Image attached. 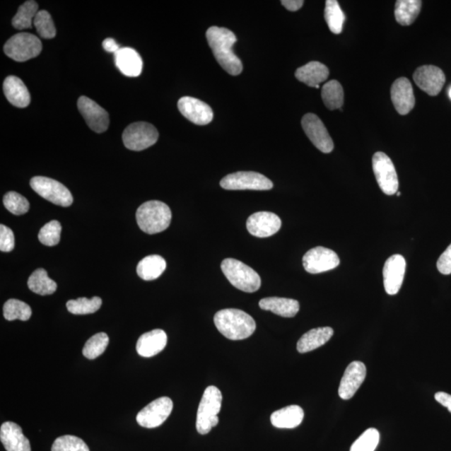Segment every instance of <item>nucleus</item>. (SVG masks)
<instances>
[{
    "mask_svg": "<svg viewBox=\"0 0 451 451\" xmlns=\"http://www.w3.org/2000/svg\"><path fill=\"white\" fill-rule=\"evenodd\" d=\"M372 163L382 192L389 196L397 194L399 189L398 175L392 160L385 153L378 151L373 156Z\"/></svg>",
    "mask_w": 451,
    "mask_h": 451,
    "instance_id": "obj_10",
    "label": "nucleus"
},
{
    "mask_svg": "<svg viewBox=\"0 0 451 451\" xmlns=\"http://www.w3.org/2000/svg\"><path fill=\"white\" fill-rule=\"evenodd\" d=\"M221 269L233 286L241 291L254 293L261 287L259 274L241 261L226 259L221 264Z\"/></svg>",
    "mask_w": 451,
    "mask_h": 451,
    "instance_id": "obj_5",
    "label": "nucleus"
},
{
    "mask_svg": "<svg viewBox=\"0 0 451 451\" xmlns=\"http://www.w3.org/2000/svg\"><path fill=\"white\" fill-rule=\"evenodd\" d=\"M223 395L218 388L209 386L204 395L197 411L196 427L201 435L209 434L219 422L218 414L222 407Z\"/></svg>",
    "mask_w": 451,
    "mask_h": 451,
    "instance_id": "obj_4",
    "label": "nucleus"
},
{
    "mask_svg": "<svg viewBox=\"0 0 451 451\" xmlns=\"http://www.w3.org/2000/svg\"><path fill=\"white\" fill-rule=\"evenodd\" d=\"M449 95H450V98L451 99V88L449 90Z\"/></svg>",
    "mask_w": 451,
    "mask_h": 451,
    "instance_id": "obj_48",
    "label": "nucleus"
},
{
    "mask_svg": "<svg viewBox=\"0 0 451 451\" xmlns=\"http://www.w3.org/2000/svg\"><path fill=\"white\" fill-rule=\"evenodd\" d=\"M62 229V224L58 221L53 220L46 223L39 233L40 242L45 246L57 245L61 240Z\"/></svg>",
    "mask_w": 451,
    "mask_h": 451,
    "instance_id": "obj_41",
    "label": "nucleus"
},
{
    "mask_svg": "<svg viewBox=\"0 0 451 451\" xmlns=\"http://www.w3.org/2000/svg\"><path fill=\"white\" fill-rule=\"evenodd\" d=\"M282 226L279 216L269 211H259L247 221V229L252 236L264 238L277 233Z\"/></svg>",
    "mask_w": 451,
    "mask_h": 451,
    "instance_id": "obj_18",
    "label": "nucleus"
},
{
    "mask_svg": "<svg viewBox=\"0 0 451 451\" xmlns=\"http://www.w3.org/2000/svg\"><path fill=\"white\" fill-rule=\"evenodd\" d=\"M103 48L107 50V52H112L116 54L121 47L117 43V41L112 38H107L103 41Z\"/></svg>",
    "mask_w": 451,
    "mask_h": 451,
    "instance_id": "obj_47",
    "label": "nucleus"
},
{
    "mask_svg": "<svg viewBox=\"0 0 451 451\" xmlns=\"http://www.w3.org/2000/svg\"><path fill=\"white\" fill-rule=\"evenodd\" d=\"M115 62L119 71L128 77L139 76L144 68L141 55L129 47L121 48L115 54Z\"/></svg>",
    "mask_w": 451,
    "mask_h": 451,
    "instance_id": "obj_23",
    "label": "nucleus"
},
{
    "mask_svg": "<svg viewBox=\"0 0 451 451\" xmlns=\"http://www.w3.org/2000/svg\"><path fill=\"white\" fill-rule=\"evenodd\" d=\"M303 131L312 144L323 153H330L334 148V141L323 122L316 115L306 114L302 119Z\"/></svg>",
    "mask_w": 451,
    "mask_h": 451,
    "instance_id": "obj_13",
    "label": "nucleus"
},
{
    "mask_svg": "<svg viewBox=\"0 0 451 451\" xmlns=\"http://www.w3.org/2000/svg\"><path fill=\"white\" fill-rule=\"evenodd\" d=\"M4 205L11 213L20 216L27 213L30 209V202L16 192H9L4 197Z\"/></svg>",
    "mask_w": 451,
    "mask_h": 451,
    "instance_id": "obj_42",
    "label": "nucleus"
},
{
    "mask_svg": "<svg viewBox=\"0 0 451 451\" xmlns=\"http://www.w3.org/2000/svg\"><path fill=\"white\" fill-rule=\"evenodd\" d=\"M406 269V262L402 255L391 256L385 262L383 269L384 286L389 295H395L402 288Z\"/></svg>",
    "mask_w": 451,
    "mask_h": 451,
    "instance_id": "obj_17",
    "label": "nucleus"
},
{
    "mask_svg": "<svg viewBox=\"0 0 451 451\" xmlns=\"http://www.w3.org/2000/svg\"><path fill=\"white\" fill-rule=\"evenodd\" d=\"M262 310L271 311L274 314L283 317L295 316L300 306L295 299L271 297L262 298L259 302Z\"/></svg>",
    "mask_w": 451,
    "mask_h": 451,
    "instance_id": "obj_27",
    "label": "nucleus"
},
{
    "mask_svg": "<svg viewBox=\"0 0 451 451\" xmlns=\"http://www.w3.org/2000/svg\"><path fill=\"white\" fill-rule=\"evenodd\" d=\"M380 432L374 428L365 430L358 437L351 451H375L380 443Z\"/></svg>",
    "mask_w": 451,
    "mask_h": 451,
    "instance_id": "obj_39",
    "label": "nucleus"
},
{
    "mask_svg": "<svg viewBox=\"0 0 451 451\" xmlns=\"http://www.w3.org/2000/svg\"><path fill=\"white\" fill-rule=\"evenodd\" d=\"M435 398L437 402L443 404V406L448 409V411L451 413V395L445 392H438L435 395Z\"/></svg>",
    "mask_w": 451,
    "mask_h": 451,
    "instance_id": "obj_45",
    "label": "nucleus"
},
{
    "mask_svg": "<svg viewBox=\"0 0 451 451\" xmlns=\"http://www.w3.org/2000/svg\"><path fill=\"white\" fill-rule=\"evenodd\" d=\"M168 335L162 329H154L142 334L136 344L139 356L151 358L162 352L167 345Z\"/></svg>",
    "mask_w": 451,
    "mask_h": 451,
    "instance_id": "obj_22",
    "label": "nucleus"
},
{
    "mask_svg": "<svg viewBox=\"0 0 451 451\" xmlns=\"http://www.w3.org/2000/svg\"><path fill=\"white\" fill-rule=\"evenodd\" d=\"M15 248V235L12 230L1 224L0 226V250L11 252Z\"/></svg>",
    "mask_w": 451,
    "mask_h": 451,
    "instance_id": "obj_43",
    "label": "nucleus"
},
{
    "mask_svg": "<svg viewBox=\"0 0 451 451\" xmlns=\"http://www.w3.org/2000/svg\"><path fill=\"white\" fill-rule=\"evenodd\" d=\"M337 253L329 248L317 247L312 248L303 256V268L308 273L317 274L333 270L339 265Z\"/></svg>",
    "mask_w": 451,
    "mask_h": 451,
    "instance_id": "obj_12",
    "label": "nucleus"
},
{
    "mask_svg": "<svg viewBox=\"0 0 451 451\" xmlns=\"http://www.w3.org/2000/svg\"><path fill=\"white\" fill-rule=\"evenodd\" d=\"M52 451H90V449L79 437L63 435L54 440Z\"/></svg>",
    "mask_w": 451,
    "mask_h": 451,
    "instance_id": "obj_40",
    "label": "nucleus"
},
{
    "mask_svg": "<svg viewBox=\"0 0 451 451\" xmlns=\"http://www.w3.org/2000/svg\"><path fill=\"white\" fill-rule=\"evenodd\" d=\"M391 100L397 112L406 116L415 107L416 99L411 81L400 77L391 86Z\"/></svg>",
    "mask_w": 451,
    "mask_h": 451,
    "instance_id": "obj_20",
    "label": "nucleus"
},
{
    "mask_svg": "<svg viewBox=\"0 0 451 451\" xmlns=\"http://www.w3.org/2000/svg\"><path fill=\"white\" fill-rule=\"evenodd\" d=\"M305 412L298 406H289L274 412L271 416V423L279 429H293L301 424Z\"/></svg>",
    "mask_w": 451,
    "mask_h": 451,
    "instance_id": "obj_28",
    "label": "nucleus"
},
{
    "mask_svg": "<svg viewBox=\"0 0 451 451\" xmlns=\"http://www.w3.org/2000/svg\"><path fill=\"white\" fill-rule=\"evenodd\" d=\"M283 6L289 11H297L300 9L305 2L303 0H283L281 1Z\"/></svg>",
    "mask_w": 451,
    "mask_h": 451,
    "instance_id": "obj_46",
    "label": "nucleus"
},
{
    "mask_svg": "<svg viewBox=\"0 0 451 451\" xmlns=\"http://www.w3.org/2000/svg\"><path fill=\"white\" fill-rule=\"evenodd\" d=\"M77 105L82 117L92 131L102 133L107 130L110 119L107 110L86 96H81Z\"/></svg>",
    "mask_w": 451,
    "mask_h": 451,
    "instance_id": "obj_14",
    "label": "nucleus"
},
{
    "mask_svg": "<svg viewBox=\"0 0 451 451\" xmlns=\"http://www.w3.org/2000/svg\"><path fill=\"white\" fill-rule=\"evenodd\" d=\"M101 305H102V300L99 297H93L90 299L80 298L76 300L68 301L66 303L68 311L76 315L94 314L100 310Z\"/></svg>",
    "mask_w": 451,
    "mask_h": 451,
    "instance_id": "obj_35",
    "label": "nucleus"
},
{
    "mask_svg": "<svg viewBox=\"0 0 451 451\" xmlns=\"http://www.w3.org/2000/svg\"><path fill=\"white\" fill-rule=\"evenodd\" d=\"M437 269L440 274L445 275L451 274V244L437 262Z\"/></svg>",
    "mask_w": 451,
    "mask_h": 451,
    "instance_id": "obj_44",
    "label": "nucleus"
},
{
    "mask_svg": "<svg viewBox=\"0 0 451 451\" xmlns=\"http://www.w3.org/2000/svg\"><path fill=\"white\" fill-rule=\"evenodd\" d=\"M38 4L30 0L18 8L15 17L13 18L12 25L17 30L29 29L34 24V20L38 11Z\"/></svg>",
    "mask_w": 451,
    "mask_h": 451,
    "instance_id": "obj_34",
    "label": "nucleus"
},
{
    "mask_svg": "<svg viewBox=\"0 0 451 451\" xmlns=\"http://www.w3.org/2000/svg\"><path fill=\"white\" fill-rule=\"evenodd\" d=\"M329 76L328 67L317 62L308 63L305 66L298 68L295 72V76L299 81L315 88L328 79Z\"/></svg>",
    "mask_w": 451,
    "mask_h": 451,
    "instance_id": "obj_26",
    "label": "nucleus"
},
{
    "mask_svg": "<svg viewBox=\"0 0 451 451\" xmlns=\"http://www.w3.org/2000/svg\"><path fill=\"white\" fill-rule=\"evenodd\" d=\"M206 35L216 59L223 70L232 76L240 75L242 63L233 50V46L237 42L233 32L226 28L213 26L206 31Z\"/></svg>",
    "mask_w": 451,
    "mask_h": 451,
    "instance_id": "obj_1",
    "label": "nucleus"
},
{
    "mask_svg": "<svg viewBox=\"0 0 451 451\" xmlns=\"http://www.w3.org/2000/svg\"><path fill=\"white\" fill-rule=\"evenodd\" d=\"M367 370L365 363L361 361H353L345 370L339 388V397L348 400L351 399L366 378Z\"/></svg>",
    "mask_w": 451,
    "mask_h": 451,
    "instance_id": "obj_19",
    "label": "nucleus"
},
{
    "mask_svg": "<svg viewBox=\"0 0 451 451\" xmlns=\"http://www.w3.org/2000/svg\"><path fill=\"white\" fill-rule=\"evenodd\" d=\"M0 440L7 451H31L30 440L16 423H4L0 428Z\"/></svg>",
    "mask_w": 451,
    "mask_h": 451,
    "instance_id": "obj_21",
    "label": "nucleus"
},
{
    "mask_svg": "<svg viewBox=\"0 0 451 451\" xmlns=\"http://www.w3.org/2000/svg\"><path fill=\"white\" fill-rule=\"evenodd\" d=\"M177 107L182 116L195 125H208L213 119V112L209 105L191 96L179 100Z\"/></svg>",
    "mask_w": 451,
    "mask_h": 451,
    "instance_id": "obj_15",
    "label": "nucleus"
},
{
    "mask_svg": "<svg viewBox=\"0 0 451 451\" xmlns=\"http://www.w3.org/2000/svg\"><path fill=\"white\" fill-rule=\"evenodd\" d=\"M28 287L32 292L39 295L46 296L57 291V284L48 277L47 271L43 269H39L30 275L28 280Z\"/></svg>",
    "mask_w": 451,
    "mask_h": 451,
    "instance_id": "obj_31",
    "label": "nucleus"
},
{
    "mask_svg": "<svg viewBox=\"0 0 451 451\" xmlns=\"http://www.w3.org/2000/svg\"><path fill=\"white\" fill-rule=\"evenodd\" d=\"M3 88L7 100L15 107L25 108L30 105V92L20 78L8 76L4 81Z\"/></svg>",
    "mask_w": 451,
    "mask_h": 451,
    "instance_id": "obj_24",
    "label": "nucleus"
},
{
    "mask_svg": "<svg viewBox=\"0 0 451 451\" xmlns=\"http://www.w3.org/2000/svg\"><path fill=\"white\" fill-rule=\"evenodd\" d=\"M173 409L172 400L168 397H160L150 403L137 414L136 421L147 429L162 426L171 415Z\"/></svg>",
    "mask_w": 451,
    "mask_h": 451,
    "instance_id": "obj_11",
    "label": "nucleus"
},
{
    "mask_svg": "<svg viewBox=\"0 0 451 451\" xmlns=\"http://www.w3.org/2000/svg\"><path fill=\"white\" fill-rule=\"evenodd\" d=\"M4 53L18 62H24L38 57L42 43L38 37L30 33H20L9 39L4 47Z\"/></svg>",
    "mask_w": 451,
    "mask_h": 451,
    "instance_id": "obj_6",
    "label": "nucleus"
},
{
    "mask_svg": "<svg viewBox=\"0 0 451 451\" xmlns=\"http://www.w3.org/2000/svg\"><path fill=\"white\" fill-rule=\"evenodd\" d=\"M171 221V209L163 201H146L136 211L137 224L146 233H162L168 228Z\"/></svg>",
    "mask_w": 451,
    "mask_h": 451,
    "instance_id": "obj_3",
    "label": "nucleus"
},
{
    "mask_svg": "<svg viewBox=\"0 0 451 451\" xmlns=\"http://www.w3.org/2000/svg\"><path fill=\"white\" fill-rule=\"evenodd\" d=\"M158 131L151 124L135 122L124 131L122 140L127 149L140 151L153 146L158 141Z\"/></svg>",
    "mask_w": 451,
    "mask_h": 451,
    "instance_id": "obj_7",
    "label": "nucleus"
},
{
    "mask_svg": "<svg viewBox=\"0 0 451 451\" xmlns=\"http://www.w3.org/2000/svg\"><path fill=\"white\" fill-rule=\"evenodd\" d=\"M322 99L325 107L330 110L340 109L344 105V89L337 81L327 82L322 88Z\"/></svg>",
    "mask_w": 451,
    "mask_h": 451,
    "instance_id": "obj_32",
    "label": "nucleus"
},
{
    "mask_svg": "<svg viewBox=\"0 0 451 451\" xmlns=\"http://www.w3.org/2000/svg\"><path fill=\"white\" fill-rule=\"evenodd\" d=\"M214 324L221 334L231 340L250 338L255 332L256 323L247 312L236 308H226L214 316Z\"/></svg>",
    "mask_w": 451,
    "mask_h": 451,
    "instance_id": "obj_2",
    "label": "nucleus"
},
{
    "mask_svg": "<svg viewBox=\"0 0 451 451\" xmlns=\"http://www.w3.org/2000/svg\"><path fill=\"white\" fill-rule=\"evenodd\" d=\"M225 190L268 191L274 184L268 177L254 172H238L228 175L221 180Z\"/></svg>",
    "mask_w": 451,
    "mask_h": 451,
    "instance_id": "obj_9",
    "label": "nucleus"
},
{
    "mask_svg": "<svg viewBox=\"0 0 451 451\" xmlns=\"http://www.w3.org/2000/svg\"><path fill=\"white\" fill-rule=\"evenodd\" d=\"M421 6L420 0H398L395 4V20L403 26L411 25L420 15Z\"/></svg>",
    "mask_w": 451,
    "mask_h": 451,
    "instance_id": "obj_30",
    "label": "nucleus"
},
{
    "mask_svg": "<svg viewBox=\"0 0 451 451\" xmlns=\"http://www.w3.org/2000/svg\"><path fill=\"white\" fill-rule=\"evenodd\" d=\"M32 315L31 308L27 303L18 300V299H9L4 305V316L8 321L20 320L27 321Z\"/></svg>",
    "mask_w": 451,
    "mask_h": 451,
    "instance_id": "obj_36",
    "label": "nucleus"
},
{
    "mask_svg": "<svg viewBox=\"0 0 451 451\" xmlns=\"http://www.w3.org/2000/svg\"><path fill=\"white\" fill-rule=\"evenodd\" d=\"M397 196H400V195H402V193H400V192H398L397 193Z\"/></svg>",
    "mask_w": 451,
    "mask_h": 451,
    "instance_id": "obj_49",
    "label": "nucleus"
},
{
    "mask_svg": "<svg viewBox=\"0 0 451 451\" xmlns=\"http://www.w3.org/2000/svg\"><path fill=\"white\" fill-rule=\"evenodd\" d=\"M30 187L37 194L52 202L54 205L70 206L73 197L70 191L62 183L45 177H35L30 180Z\"/></svg>",
    "mask_w": 451,
    "mask_h": 451,
    "instance_id": "obj_8",
    "label": "nucleus"
},
{
    "mask_svg": "<svg viewBox=\"0 0 451 451\" xmlns=\"http://www.w3.org/2000/svg\"><path fill=\"white\" fill-rule=\"evenodd\" d=\"M34 25L40 36L44 39H53L57 35L52 17L46 11H40L37 13Z\"/></svg>",
    "mask_w": 451,
    "mask_h": 451,
    "instance_id": "obj_38",
    "label": "nucleus"
},
{
    "mask_svg": "<svg viewBox=\"0 0 451 451\" xmlns=\"http://www.w3.org/2000/svg\"><path fill=\"white\" fill-rule=\"evenodd\" d=\"M108 344L109 337L107 334H96L86 343L84 348H83V356L89 360H95L105 351Z\"/></svg>",
    "mask_w": 451,
    "mask_h": 451,
    "instance_id": "obj_37",
    "label": "nucleus"
},
{
    "mask_svg": "<svg viewBox=\"0 0 451 451\" xmlns=\"http://www.w3.org/2000/svg\"><path fill=\"white\" fill-rule=\"evenodd\" d=\"M167 268V262L163 257L150 255L144 257L137 265L138 276L144 280L151 281L158 279Z\"/></svg>",
    "mask_w": 451,
    "mask_h": 451,
    "instance_id": "obj_29",
    "label": "nucleus"
},
{
    "mask_svg": "<svg viewBox=\"0 0 451 451\" xmlns=\"http://www.w3.org/2000/svg\"><path fill=\"white\" fill-rule=\"evenodd\" d=\"M413 77L418 88L430 96L438 95L445 83L443 71L435 66H423L417 68Z\"/></svg>",
    "mask_w": 451,
    "mask_h": 451,
    "instance_id": "obj_16",
    "label": "nucleus"
},
{
    "mask_svg": "<svg viewBox=\"0 0 451 451\" xmlns=\"http://www.w3.org/2000/svg\"><path fill=\"white\" fill-rule=\"evenodd\" d=\"M324 17L329 30L335 35L342 33L343 26L346 17L340 8L337 0H327L325 3Z\"/></svg>",
    "mask_w": 451,
    "mask_h": 451,
    "instance_id": "obj_33",
    "label": "nucleus"
},
{
    "mask_svg": "<svg viewBox=\"0 0 451 451\" xmlns=\"http://www.w3.org/2000/svg\"><path fill=\"white\" fill-rule=\"evenodd\" d=\"M334 329L330 327H322L308 331L303 334L297 344V351L305 353L323 346L333 337Z\"/></svg>",
    "mask_w": 451,
    "mask_h": 451,
    "instance_id": "obj_25",
    "label": "nucleus"
}]
</instances>
